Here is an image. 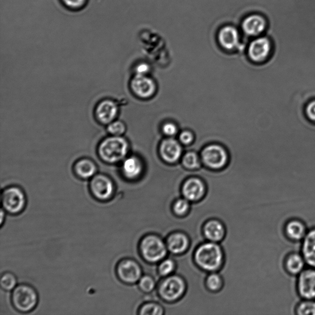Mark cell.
Instances as JSON below:
<instances>
[{"mask_svg": "<svg viewBox=\"0 0 315 315\" xmlns=\"http://www.w3.org/2000/svg\"><path fill=\"white\" fill-rule=\"evenodd\" d=\"M108 132L114 136H121L125 133L126 126L125 124L120 121H114L109 124L107 128Z\"/></svg>", "mask_w": 315, "mask_h": 315, "instance_id": "obj_32", "label": "cell"}, {"mask_svg": "<svg viewBox=\"0 0 315 315\" xmlns=\"http://www.w3.org/2000/svg\"><path fill=\"white\" fill-rule=\"evenodd\" d=\"M118 107L113 101L105 100L99 103L96 110V115L99 122L110 124L115 121L118 115Z\"/></svg>", "mask_w": 315, "mask_h": 315, "instance_id": "obj_19", "label": "cell"}, {"mask_svg": "<svg viewBox=\"0 0 315 315\" xmlns=\"http://www.w3.org/2000/svg\"><path fill=\"white\" fill-rule=\"evenodd\" d=\"M116 273L118 279L128 286L137 284L144 274L141 263L132 257L120 260L116 266Z\"/></svg>", "mask_w": 315, "mask_h": 315, "instance_id": "obj_7", "label": "cell"}, {"mask_svg": "<svg viewBox=\"0 0 315 315\" xmlns=\"http://www.w3.org/2000/svg\"><path fill=\"white\" fill-rule=\"evenodd\" d=\"M169 255H179L185 254L190 247V240L187 234L181 231H174L166 239Z\"/></svg>", "mask_w": 315, "mask_h": 315, "instance_id": "obj_11", "label": "cell"}, {"mask_svg": "<svg viewBox=\"0 0 315 315\" xmlns=\"http://www.w3.org/2000/svg\"><path fill=\"white\" fill-rule=\"evenodd\" d=\"M192 203L184 197H180L174 202L172 209L177 216L182 217L189 213Z\"/></svg>", "mask_w": 315, "mask_h": 315, "instance_id": "obj_27", "label": "cell"}, {"mask_svg": "<svg viewBox=\"0 0 315 315\" xmlns=\"http://www.w3.org/2000/svg\"><path fill=\"white\" fill-rule=\"evenodd\" d=\"M90 191L96 200L102 203L112 200L116 192L114 182L105 174H96L90 182Z\"/></svg>", "mask_w": 315, "mask_h": 315, "instance_id": "obj_8", "label": "cell"}, {"mask_svg": "<svg viewBox=\"0 0 315 315\" xmlns=\"http://www.w3.org/2000/svg\"><path fill=\"white\" fill-rule=\"evenodd\" d=\"M0 286L6 291H12L18 286V279L14 273L5 272L0 279Z\"/></svg>", "mask_w": 315, "mask_h": 315, "instance_id": "obj_31", "label": "cell"}, {"mask_svg": "<svg viewBox=\"0 0 315 315\" xmlns=\"http://www.w3.org/2000/svg\"><path fill=\"white\" fill-rule=\"evenodd\" d=\"M163 131L166 135L174 136L177 133L176 126L172 123H166L163 126Z\"/></svg>", "mask_w": 315, "mask_h": 315, "instance_id": "obj_35", "label": "cell"}, {"mask_svg": "<svg viewBox=\"0 0 315 315\" xmlns=\"http://www.w3.org/2000/svg\"><path fill=\"white\" fill-rule=\"evenodd\" d=\"M139 315H165V308L160 303L148 301L142 304L138 311Z\"/></svg>", "mask_w": 315, "mask_h": 315, "instance_id": "obj_26", "label": "cell"}, {"mask_svg": "<svg viewBox=\"0 0 315 315\" xmlns=\"http://www.w3.org/2000/svg\"><path fill=\"white\" fill-rule=\"evenodd\" d=\"M297 315H315V300L303 299L298 301L295 308Z\"/></svg>", "mask_w": 315, "mask_h": 315, "instance_id": "obj_30", "label": "cell"}, {"mask_svg": "<svg viewBox=\"0 0 315 315\" xmlns=\"http://www.w3.org/2000/svg\"><path fill=\"white\" fill-rule=\"evenodd\" d=\"M1 202L3 209L12 215L20 214L27 206V196L23 188L13 185L2 191Z\"/></svg>", "mask_w": 315, "mask_h": 315, "instance_id": "obj_6", "label": "cell"}, {"mask_svg": "<svg viewBox=\"0 0 315 315\" xmlns=\"http://www.w3.org/2000/svg\"><path fill=\"white\" fill-rule=\"evenodd\" d=\"M6 211L3 208L1 210V220H0V223H1V226L2 227L3 224H4V220L5 219V217H6Z\"/></svg>", "mask_w": 315, "mask_h": 315, "instance_id": "obj_39", "label": "cell"}, {"mask_svg": "<svg viewBox=\"0 0 315 315\" xmlns=\"http://www.w3.org/2000/svg\"><path fill=\"white\" fill-rule=\"evenodd\" d=\"M137 284L139 289L146 294L157 291L158 282L150 274H144Z\"/></svg>", "mask_w": 315, "mask_h": 315, "instance_id": "obj_25", "label": "cell"}, {"mask_svg": "<svg viewBox=\"0 0 315 315\" xmlns=\"http://www.w3.org/2000/svg\"><path fill=\"white\" fill-rule=\"evenodd\" d=\"M219 39L223 48L227 50L233 49L238 45V32L235 28L227 27L220 31Z\"/></svg>", "mask_w": 315, "mask_h": 315, "instance_id": "obj_24", "label": "cell"}, {"mask_svg": "<svg viewBox=\"0 0 315 315\" xmlns=\"http://www.w3.org/2000/svg\"><path fill=\"white\" fill-rule=\"evenodd\" d=\"M183 162L188 169H196L200 167V161L198 156L194 153H188L184 156Z\"/></svg>", "mask_w": 315, "mask_h": 315, "instance_id": "obj_33", "label": "cell"}, {"mask_svg": "<svg viewBox=\"0 0 315 315\" xmlns=\"http://www.w3.org/2000/svg\"><path fill=\"white\" fill-rule=\"evenodd\" d=\"M266 20L262 16L253 15L247 17L243 23V29L248 36H257L262 34L266 28Z\"/></svg>", "mask_w": 315, "mask_h": 315, "instance_id": "obj_20", "label": "cell"}, {"mask_svg": "<svg viewBox=\"0 0 315 315\" xmlns=\"http://www.w3.org/2000/svg\"><path fill=\"white\" fill-rule=\"evenodd\" d=\"M306 265L300 252H290L285 256L283 260L284 271L291 276H297L305 269Z\"/></svg>", "mask_w": 315, "mask_h": 315, "instance_id": "obj_18", "label": "cell"}, {"mask_svg": "<svg viewBox=\"0 0 315 315\" xmlns=\"http://www.w3.org/2000/svg\"><path fill=\"white\" fill-rule=\"evenodd\" d=\"M39 294L36 289L28 284L18 285L12 293V303L16 310L28 313L34 310L39 303Z\"/></svg>", "mask_w": 315, "mask_h": 315, "instance_id": "obj_4", "label": "cell"}, {"mask_svg": "<svg viewBox=\"0 0 315 315\" xmlns=\"http://www.w3.org/2000/svg\"><path fill=\"white\" fill-rule=\"evenodd\" d=\"M176 268V263L170 256H168L158 263V270L161 277L170 276L174 274Z\"/></svg>", "mask_w": 315, "mask_h": 315, "instance_id": "obj_28", "label": "cell"}, {"mask_svg": "<svg viewBox=\"0 0 315 315\" xmlns=\"http://www.w3.org/2000/svg\"><path fill=\"white\" fill-rule=\"evenodd\" d=\"M181 192L183 197L191 203H196L201 201L206 195L207 187L201 179L193 177L183 183Z\"/></svg>", "mask_w": 315, "mask_h": 315, "instance_id": "obj_10", "label": "cell"}, {"mask_svg": "<svg viewBox=\"0 0 315 315\" xmlns=\"http://www.w3.org/2000/svg\"><path fill=\"white\" fill-rule=\"evenodd\" d=\"M300 253L309 267L315 268V227L308 229L301 241Z\"/></svg>", "mask_w": 315, "mask_h": 315, "instance_id": "obj_16", "label": "cell"}, {"mask_svg": "<svg viewBox=\"0 0 315 315\" xmlns=\"http://www.w3.org/2000/svg\"><path fill=\"white\" fill-rule=\"evenodd\" d=\"M305 114L306 117L311 122L315 123V100L309 102L305 107Z\"/></svg>", "mask_w": 315, "mask_h": 315, "instance_id": "obj_34", "label": "cell"}, {"mask_svg": "<svg viewBox=\"0 0 315 315\" xmlns=\"http://www.w3.org/2000/svg\"><path fill=\"white\" fill-rule=\"evenodd\" d=\"M205 283L210 291H219L223 286V278L218 271L209 273L206 276Z\"/></svg>", "mask_w": 315, "mask_h": 315, "instance_id": "obj_29", "label": "cell"}, {"mask_svg": "<svg viewBox=\"0 0 315 315\" xmlns=\"http://www.w3.org/2000/svg\"><path fill=\"white\" fill-rule=\"evenodd\" d=\"M203 231L207 241L220 243L224 238L226 228L220 220L212 219L204 223Z\"/></svg>", "mask_w": 315, "mask_h": 315, "instance_id": "obj_15", "label": "cell"}, {"mask_svg": "<svg viewBox=\"0 0 315 315\" xmlns=\"http://www.w3.org/2000/svg\"><path fill=\"white\" fill-rule=\"evenodd\" d=\"M74 171L77 177L82 179H89L95 176L97 166L93 161L82 159L75 165Z\"/></svg>", "mask_w": 315, "mask_h": 315, "instance_id": "obj_23", "label": "cell"}, {"mask_svg": "<svg viewBox=\"0 0 315 315\" xmlns=\"http://www.w3.org/2000/svg\"><path fill=\"white\" fill-rule=\"evenodd\" d=\"M308 231L306 223L299 218H292L284 223L283 232L289 241L301 242Z\"/></svg>", "mask_w": 315, "mask_h": 315, "instance_id": "obj_13", "label": "cell"}, {"mask_svg": "<svg viewBox=\"0 0 315 315\" xmlns=\"http://www.w3.org/2000/svg\"><path fill=\"white\" fill-rule=\"evenodd\" d=\"M186 290V281L179 274L175 273L161 279L157 286V292L161 300L169 303L180 299Z\"/></svg>", "mask_w": 315, "mask_h": 315, "instance_id": "obj_3", "label": "cell"}, {"mask_svg": "<svg viewBox=\"0 0 315 315\" xmlns=\"http://www.w3.org/2000/svg\"><path fill=\"white\" fill-rule=\"evenodd\" d=\"M296 291L302 299L315 300V268L304 269L296 280Z\"/></svg>", "mask_w": 315, "mask_h": 315, "instance_id": "obj_9", "label": "cell"}, {"mask_svg": "<svg viewBox=\"0 0 315 315\" xmlns=\"http://www.w3.org/2000/svg\"><path fill=\"white\" fill-rule=\"evenodd\" d=\"M128 144L121 136H114L104 139L99 147V154L105 162L115 163L122 160L127 155Z\"/></svg>", "mask_w": 315, "mask_h": 315, "instance_id": "obj_5", "label": "cell"}, {"mask_svg": "<svg viewBox=\"0 0 315 315\" xmlns=\"http://www.w3.org/2000/svg\"><path fill=\"white\" fill-rule=\"evenodd\" d=\"M139 250L145 262L153 264H158L169 255L165 239L157 234L145 235L140 241Z\"/></svg>", "mask_w": 315, "mask_h": 315, "instance_id": "obj_2", "label": "cell"}, {"mask_svg": "<svg viewBox=\"0 0 315 315\" xmlns=\"http://www.w3.org/2000/svg\"><path fill=\"white\" fill-rule=\"evenodd\" d=\"M194 260L207 273L219 271L224 262V253L219 243L206 241L199 245L194 253Z\"/></svg>", "mask_w": 315, "mask_h": 315, "instance_id": "obj_1", "label": "cell"}, {"mask_svg": "<svg viewBox=\"0 0 315 315\" xmlns=\"http://www.w3.org/2000/svg\"><path fill=\"white\" fill-rule=\"evenodd\" d=\"M63 1L69 7L76 8L81 6L85 0H63Z\"/></svg>", "mask_w": 315, "mask_h": 315, "instance_id": "obj_38", "label": "cell"}, {"mask_svg": "<svg viewBox=\"0 0 315 315\" xmlns=\"http://www.w3.org/2000/svg\"><path fill=\"white\" fill-rule=\"evenodd\" d=\"M193 134L189 131L183 132V133L180 135V141L184 144L191 143V142L193 141Z\"/></svg>", "mask_w": 315, "mask_h": 315, "instance_id": "obj_36", "label": "cell"}, {"mask_svg": "<svg viewBox=\"0 0 315 315\" xmlns=\"http://www.w3.org/2000/svg\"><path fill=\"white\" fill-rule=\"evenodd\" d=\"M142 172V165L141 161L135 157H129L124 161L122 166L123 176L129 180H134L139 178Z\"/></svg>", "mask_w": 315, "mask_h": 315, "instance_id": "obj_22", "label": "cell"}, {"mask_svg": "<svg viewBox=\"0 0 315 315\" xmlns=\"http://www.w3.org/2000/svg\"><path fill=\"white\" fill-rule=\"evenodd\" d=\"M137 75H145L149 71V67L146 64H141L137 66L136 69Z\"/></svg>", "mask_w": 315, "mask_h": 315, "instance_id": "obj_37", "label": "cell"}, {"mask_svg": "<svg viewBox=\"0 0 315 315\" xmlns=\"http://www.w3.org/2000/svg\"><path fill=\"white\" fill-rule=\"evenodd\" d=\"M202 156L206 165L211 168H221L227 162V155L225 151L218 145H213L206 147L204 149Z\"/></svg>", "mask_w": 315, "mask_h": 315, "instance_id": "obj_14", "label": "cell"}, {"mask_svg": "<svg viewBox=\"0 0 315 315\" xmlns=\"http://www.w3.org/2000/svg\"><path fill=\"white\" fill-rule=\"evenodd\" d=\"M272 44L269 38L262 37L253 40L249 45V55L252 61L260 63L270 56Z\"/></svg>", "mask_w": 315, "mask_h": 315, "instance_id": "obj_12", "label": "cell"}, {"mask_svg": "<svg viewBox=\"0 0 315 315\" xmlns=\"http://www.w3.org/2000/svg\"><path fill=\"white\" fill-rule=\"evenodd\" d=\"M131 88L137 96L147 98L153 95L155 86L153 81L145 75H137L131 82Z\"/></svg>", "mask_w": 315, "mask_h": 315, "instance_id": "obj_17", "label": "cell"}, {"mask_svg": "<svg viewBox=\"0 0 315 315\" xmlns=\"http://www.w3.org/2000/svg\"><path fill=\"white\" fill-rule=\"evenodd\" d=\"M161 154L164 160L169 163L178 160L182 153L180 144L174 139H166L161 145Z\"/></svg>", "mask_w": 315, "mask_h": 315, "instance_id": "obj_21", "label": "cell"}]
</instances>
